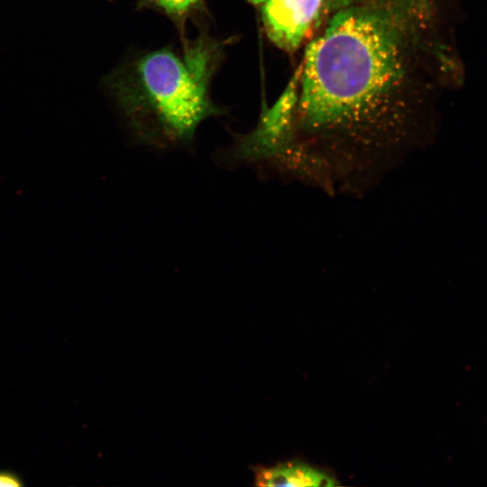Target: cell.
Masks as SVG:
<instances>
[{
  "mask_svg": "<svg viewBox=\"0 0 487 487\" xmlns=\"http://www.w3.org/2000/svg\"><path fill=\"white\" fill-rule=\"evenodd\" d=\"M418 0H352L307 45L295 128L335 191L363 195L419 141Z\"/></svg>",
  "mask_w": 487,
  "mask_h": 487,
  "instance_id": "6da1fadb",
  "label": "cell"
},
{
  "mask_svg": "<svg viewBox=\"0 0 487 487\" xmlns=\"http://www.w3.org/2000/svg\"><path fill=\"white\" fill-rule=\"evenodd\" d=\"M219 54L216 42L200 36L181 52L147 53L114 79L115 96L138 142L161 149L188 146L203 120L223 113L208 92Z\"/></svg>",
  "mask_w": 487,
  "mask_h": 487,
  "instance_id": "7a4b0ae2",
  "label": "cell"
},
{
  "mask_svg": "<svg viewBox=\"0 0 487 487\" xmlns=\"http://www.w3.org/2000/svg\"><path fill=\"white\" fill-rule=\"evenodd\" d=\"M294 85L292 78L276 103L263 109L255 128L236 138L228 155L232 163L270 168L324 188L326 172L296 133Z\"/></svg>",
  "mask_w": 487,
  "mask_h": 487,
  "instance_id": "3957f363",
  "label": "cell"
},
{
  "mask_svg": "<svg viewBox=\"0 0 487 487\" xmlns=\"http://www.w3.org/2000/svg\"><path fill=\"white\" fill-rule=\"evenodd\" d=\"M260 11L269 39L293 52L315 29L352 0H249Z\"/></svg>",
  "mask_w": 487,
  "mask_h": 487,
  "instance_id": "277c9868",
  "label": "cell"
},
{
  "mask_svg": "<svg viewBox=\"0 0 487 487\" xmlns=\"http://www.w3.org/2000/svg\"><path fill=\"white\" fill-rule=\"evenodd\" d=\"M255 484L258 486H334L335 480L308 464L288 462L271 467H253Z\"/></svg>",
  "mask_w": 487,
  "mask_h": 487,
  "instance_id": "5b68a950",
  "label": "cell"
},
{
  "mask_svg": "<svg viewBox=\"0 0 487 487\" xmlns=\"http://www.w3.org/2000/svg\"><path fill=\"white\" fill-rule=\"evenodd\" d=\"M170 16L180 19L195 8L200 0H149Z\"/></svg>",
  "mask_w": 487,
  "mask_h": 487,
  "instance_id": "8992f818",
  "label": "cell"
},
{
  "mask_svg": "<svg viewBox=\"0 0 487 487\" xmlns=\"http://www.w3.org/2000/svg\"><path fill=\"white\" fill-rule=\"evenodd\" d=\"M23 478L14 471L0 469V487H20L23 486Z\"/></svg>",
  "mask_w": 487,
  "mask_h": 487,
  "instance_id": "52a82bcc",
  "label": "cell"
}]
</instances>
